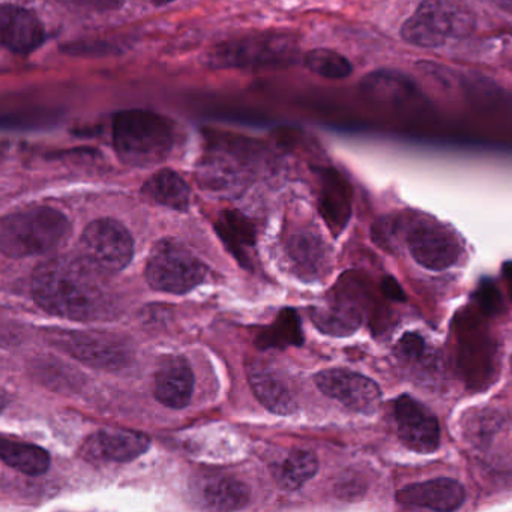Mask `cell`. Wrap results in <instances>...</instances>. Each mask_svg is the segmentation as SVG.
I'll return each mask as SVG.
<instances>
[{"instance_id": "6da1fadb", "label": "cell", "mask_w": 512, "mask_h": 512, "mask_svg": "<svg viewBox=\"0 0 512 512\" xmlns=\"http://www.w3.org/2000/svg\"><path fill=\"white\" fill-rule=\"evenodd\" d=\"M104 272L80 257L40 263L32 277L35 302L47 313L77 322L107 319L115 311Z\"/></svg>"}, {"instance_id": "7a4b0ae2", "label": "cell", "mask_w": 512, "mask_h": 512, "mask_svg": "<svg viewBox=\"0 0 512 512\" xmlns=\"http://www.w3.org/2000/svg\"><path fill=\"white\" fill-rule=\"evenodd\" d=\"M112 140L122 163L152 167L163 163L175 148L176 130L173 122L160 113L124 110L113 118Z\"/></svg>"}, {"instance_id": "3957f363", "label": "cell", "mask_w": 512, "mask_h": 512, "mask_svg": "<svg viewBox=\"0 0 512 512\" xmlns=\"http://www.w3.org/2000/svg\"><path fill=\"white\" fill-rule=\"evenodd\" d=\"M71 224L58 209L49 206L14 212L2 220L0 248L13 259L41 256L61 247L70 235Z\"/></svg>"}, {"instance_id": "277c9868", "label": "cell", "mask_w": 512, "mask_h": 512, "mask_svg": "<svg viewBox=\"0 0 512 512\" xmlns=\"http://www.w3.org/2000/svg\"><path fill=\"white\" fill-rule=\"evenodd\" d=\"M475 19L461 0H422L418 10L401 28L407 44L422 49H437L451 40L467 37Z\"/></svg>"}, {"instance_id": "5b68a950", "label": "cell", "mask_w": 512, "mask_h": 512, "mask_svg": "<svg viewBox=\"0 0 512 512\" xmlns=\"http://www.w3.org/2000/svg\"><path fill=\"white\" fill-rule=\"evenodd\" d=\"M298 56L293 38L283 34H260L218 44L208 58V64L218 70L241 68H280L293 64Z\"/></svg>"}, {"instance_id": "8992f818", "label": "cell", "mask_w": 512, "mask_h": 512, "mask_svg": "<svg viewBox=\"0 0 512 512\" xmlns=\"http://www.w3.org/2000/svg\"><path fill=\"white\" fill-rule=\"evenodd\" d=\"M206 266L187 247L163 239L146 263V280L158 292L184 295L205 280Z\"/></svg>"}, {"instance_id": "52a82bcc", "label": "cell", "mask_w": 512, "mask_h": 512, "mask_svg": "<svg viewBox=\"0 0 512 512\" xmlns=\"http://www.w3.org/2000/svg\"><path fill=\"white\" fill-rule=\"evenodd\" d=\"M80 256L104 274L124 271L134 254V241L124 224L112 218L92 221L80 238Z\"/></svg>"}, {"instance_id": "ba28073f", "label": "cell", "mask_w": 512, "mask_h": 512, "mask_svg": "<svg viewBox=\"0 0 512 512\" xmlns=\"http://www.w3.org/2000/svg\"><path fill=\"white\" fill-rule=\"evenodd\" d=\"M53 343L89 367L113 370L121 368L130 358V349L122 338L107 332L59 331Z\"/></svg>"}, {"instance_id": "9c48e42d", "label": "cell", "mask_w": 512, "mask_h": 512, "mask_svg": "<svg viewBox=\"0 0 512 512\" xmlns=\"http://www.w3.org/2000/svg\"><path fill=\"white\" fill-rule=\"evenodd\" d=\"M406 241L413 259L430 271L451 268L460 259L457 239L437 224H416L407 233Z\"/></svg>"}, {"instance_id": "30bf717a", "label": "cell", "mask_w": 512, "mask_h": 512, "mask_svg": "<svg viewBox=\"0 0 512 512\" xmlns=\"http://www.w3.org/2000/svg\"><path fill=\"white\" fill-rule=\"evenodd\" d=\"M395 421L401 442L419 454H431L440 442L436 416L419 401L403 395L395 401Z\"/></svg>"}, {"instance_id": "8fae6325", "label": "cell", "mask_w": 512, "mask_h": 512, "mask_svg": "<svg viewBox=\"0 0 512 512\" xmlns=\"http://www.w3.org/2000/svg\"><path fill=\"white\" fill-rule=\"evenodd\" d=\"M320 391L350 410L371 413L380 403V389L373 380L347 370H326L316 376Z\"/></svg>"}, {"instance_id": "7c38bea8", "label": "cell", "mask_w": 512, "mask_h": 512, "mask_svg": "<svg viewBox=\"0 0 512 512\" xmlns=\"http://www.w3.org/2000/svg\"><path fill=\"white\" fill-rule=\"evenodd\" d=\"M0 40L16 55H31L46 43L47 31L37 14L7 4L0 10Z\"/></svg>"}, {"instance_id": "4fadbf2b", "label": "cell", "mask_w": 512, "mask_h": 512, "mask_svg": "<svg viewBox=\"0 0 512 512\" xmlns=\"http://www.w3.org/2000/svg\"><path fill=\"white\" fill-rule=\"evenodd\" d=\"M151 439L145 433L133 430H101L86 440L85 457L92 461L127 463L145 454Z\"/></svg>"}, {"instance_id": "5bb4252c", "label": "cell", "mask_w": 512, "mask_h": 512, "mask_svg": "<svg viewBox=\"0 0 512 512\" xmlns=\"http://www.w3.org/2000/svg\"><path fill=\"white\" fill-rule=\"evenodd\" d=\"M194 391V374L187 358L166 356L155 374V397L170 409H184Z\"/></svg>"}, {"instance_id": "9a60e30c", "label": "cell", "mask_w": 512, "mask_h": 512, "mask_svg": "<svg viewBox=\"0 0 512 512\" xmlns=\"http://www.w3.org/2000/svg\"><path fill=\"white\" fill-rule=\"evenodd\" d=\"M466 491L460 482L449 478L431 479L407 485L398 491V502L416 508L433 509V511H454L463 505Z\"/></svg>"}, {"instance_id": "2e32d148", "label": "cell", "mask_w": 512, "mask_h": 512, "mask_svg": "<svg viewBox=\"0 0 512 512\" xmlns=\"http://www.w3.org/2000/svg\"><path fill=\"white\" fill-rule=\"evenodd\" d=\"M320 176V211L329 227L343 229L350 215V187L334 169H322Z\"/></svg>"}, {"instance_id": "e0dca14e", "label": "cell", "mask_w": 512, "mask_h": 512, "mask_svg": "<svg viewBox=\"0 0 512 512\" xmlns=\"http://www.w3.org/2000/svg\"><path fill=\"white\" fill-rule=\"evenodd\" d=\"M248 379L254 394L263 406L278 415L292 412L295 401L283 380L259 362H253L248 367Z\"/></svg>"}, {"instance_id": "ac0fdd59", "label": "cell", "mask_w": 512, "mask_h": 512, "mask_svg": "<svg viewBox=\"0 0 512 512\" xmlns=\"http://www.w3.org/2000/svg\"><path fill=\"white\" fill-rule=\"evenodd\" d=\"M142 194L148 200L175 211L185 212L190 208V185L184 178L170 169L155 173L143 185Z\"/></svg>"}, {"instance_id": "d6986e66", "label": "cell", "mask_w": 512, "mask_h": 512, "mask_svg": "<svg viewBox=\"0 0 512 512\" xmlns=\"http://www.w3.org/2000/svg\"><path fill=\"white\" fill-rule=\"evenodd\" d=\"M287 253L296 269L308 280L319 278L328 268V248L319 236L310 233L292 236Z\"/></svg>"}, {"instance_id": "ffe728a7", "label": "cell", "mask_w": 512, "mask_h": 512, "mask_svg": "<svg viewBox=\"0 0 512 512\" xmlns=\"http://www.w3.org/2000/svg\"><path fill=\"white\" fill-rule=\"evenodd\" d=\"M203 502L206 508L217 511L241 509L250 500L248 488L238 479L229 476H215L203 484Z\"/></svg>"}, {"instance_id": "44dd1931", "label": "cell", "mask_w": 512, "mask_h": 512, "mask_svg": "<svg viewBox=\"0 0 512 512\" xmlns=\"http://www.w3.org/2000/svg\"><path fill=\"white\" fill-rule=\"evenodd\" d=\"M311 319L325 334L343 337L353 334L361 326L362 314L356 305L347 301H337L328 307L314 308L311 311Z\"/></svg>"}, {"instance_id": "7402d4cb", "label": "cell", "mask_w": 512, "mask_h": 512, "mask_svg": "<svg viewBox=\"0 0 512 512\" xmlns=\"http://www.w3.org/2000/svg\"><path fill=\"white\" fill-rule=\"evenodd\" d=\"M0 458L7 466L29 476L43 475L50 467L49 452L31 443L4 439L0 445Z\"/></svg>"}, {"instance_id": "603a6c76", "label": "cell", "mask_w": 512, "mask_h": 512, "mask_svg": "<svg viewBox=\"0 0 512 512\" xmlns=\"http://www.w3.org/2000/svg\"><path fill=\"white\" fill-rule=\"evenodd\" d=\"M215 229L233 256L245 265L250 260L248 251L254 248V227L251 221L239 212L227 211L221 215Z\"/></svg>"}, {"instance_id": "cb8c5ba5", "label": "cell", "mask_w": 512, "mask_h": 512, "mask_svg": "<svg viewBox=\"0 0 512 512\" xmlns=\"http://www.w3.org/2000/svg\"><path fill=\"white\" fill-rule=\"evenodd\" d=\"M319 470V461L311 451L296 449L275 466L274 476L284 490H298Z\"/></svg>"}, {"instance_id": "d4e9b609", "label": "cell", "mask_w": 512, "mask_h": 512, "mask_svg": "<svg viewBox=\"0 0 512 512\" xmlns=\"http://www.w3.org/2000/svg\"><path fill=\"white\" fill-rule=\"evenodd\" d=\"M304 341L301 320L292 308H286L278 314L275 322L263 329L257 337L260 349H283L287 346H301Z\"/></svg>"}, {"instance_id": "484cf974", "label": "cell", "mask_w": 512, "mask_h": 512, "mask_svg": "<svg viewBox=\"0 0 512 512\" xmlns=\"http://www.w3.org/2000/svg\"><path fill=\"white\" fill-rule=\"evenodd\" d=\"M397 356L404 365L419 374L437 370L439 367L436 353L428 347L424 337L416 332H407L401 337L397 344Z\"/></svg>"}, {"instance_id": "4316f807", "label": "cell", "mask_w": 512, "mask_h": 512, "mask_svg": "<svg viewBox=\"0 0 512 512\" xmlns=\"http://www.w3.org/2000/svg\"><path fill=\"white\" fill-rule=\"evenodd\" d=\"M308 71L329 80L347 79L353 73V65L346 56L335 50L314 49L304 56Z\"/></svg>"}, {"instance_id": "83f0119b", "label": "cell", "mask_w": 512, "mask_h": 512, "mask_svg": "<svg viewBox=\"0 0 512 512\" xmlns=\"http://www.w3.org/2000/svg\"><path fill=\"white\" fill-rule=\"evenodd\" d=\"M77 7L89 8V10L106 11L118 5V0H68Z\"/></svg>"}, {"instance_id": "f1b7e54d", "label": "cell", "mask_w": 512, "mask_h": 512, "mask_svg": "<svg viewBox=\"0 0 512 512\" xmlns=\"http://www.w3.org/2000/svg\"><path fill=\"white\" fill-rule=\"evenodd\" d=\"M383 292L389 298L395 299V301H403L404 299L403 290L392 278H386L385 283H383Z\"/></svg>"}, {"instance_id": "f546056e", "label": "cell", "mask_w": 512, "mask_h": 512, "mask_svg": "<svg viewBox=\"0 0 512 512\" xmlns=\"http://www.w3.org/2000/svg\"><path fill=\"white\" fill-rule=\"evenodd\" d=\"M490 2L491 4H496L497 7L502 8V10L512 13V0H490Z\"/></svg>"}, {"instance_id": "4dcf8cb0", "label": "cell", "mask_w": 512, "mask_h": 512, "mask_svg": "<svg viewBox=\"0 0 512 512\" xmlns=\"http://www.w3.org/2000/svg\"><path fill=\"white\" fill-rule=\"evenodd\" d=\"M505 275L509 281V289L512 290V263H508V265L505 266Z\"/></svg>"}, {"instance_id": "1f68e13d", "label": "cell", "mask_w": 512, "mask_h": 512, "mask_svg": "<svg viewBox=\"0 0 512 512\" xmlns=\"http://www.w3.org/2000/svg\"><path fill=\"white\" fill-rule=\"evenodd\" d=\"M172 2H175V0H152V4L157 5V7H166Z\"/></svg>"}, {"instance_id": "d6a6232c", "label": "cell", "mask_w": 512, "mask_h": 512, "mask_svg": "<svg viewBox=\"0 0 512 512\" xmlns=\"http://www.w3.org/2000/svg\"><path fill=\"white\" fill-rule=\"evenodd\" d=\"M511 368H512V356H511Z\"/></svg>"}]
</instances>
